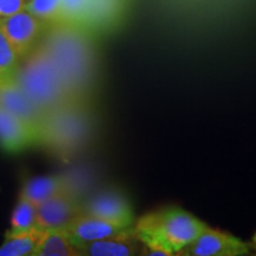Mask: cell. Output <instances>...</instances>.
<instances>
[{
  "instance_id": "obj_12",
  "label": "cell",
  "mask_w": 256,
  "mask_h": 256,
  "mask_svg": "<svg viewBox=\"0 0 256 256\" xmlns=\"http://www.w3.org/2000/svg\"><path fill=\"white\" fill-rule=\"evenodd\" d=\"M68 190L66 179L60 176H46V177L32 178L24 184L20 196L26 198L34 206Z\"/></svg>"
},
{
  "instance_id": "obj_13",
  "label": "cell",
  "mask_w": 256,
  "mask_h": 256,
  "mask_svg": "<svg viewBox=\"0 0 256 256\" xmlns=\"http://www.w3.org/2000/svg\"><path fill=\"white\" fill-rule=\"evenodd\" d=\"M48 229L34 226L26 232L5 238L0 247V256H34Z\"/></svg>"
},
{
  "instance_id": "obj_18",
  "label": "cell",
  "mask_w": 256,
  "mask_h": 256,
  "mask_svg": "<svg viewBox=\"0 0 256 256\" xmlns=\"http://www.w3.org/2000/svg\"><path fill=\"white\" fill-rule=\"evenodd\" d=\"M92 0H62L60 19L64 22H83Z\"/></svg>"
},
{
  "instance_id": "obj_15",
  "label": "cell",
  "mask_w": 256,
  "mask_h": 256,
  "mask_svg": "<svg viewBox=\"0 0 256 256\" xmlns=\"http://www.w3.org/2000/svg\"><path fill=\"white\" fill-rule=\"evenodd\" d=\"M37 206L26 198L19 196L11 217V226L6 232L5 238H11L18 234L26 232L37 226L36 224Z\"/></svg>"
},
{
  "instance_id": "obj_3",
  "label": "cell",
  "mask_w": 256,
  "mask_h": 256,
  "mask_svg": "<svg viewBox=\"0 0 256 256\" xmlns=\"http://www.w3.org/2000/svg\"><path fill=\"white\" fill-rule=\"evenodd\" d=\"M88 118L72 101L48 112L42 124L40 142L56 154L66 156L84 142L88 136Z\"/></svg>"
},
{
  "instance_id": "obj_4",
  "label": "cell",
  "mask_w": 256,
  "mask_h": 256,
  "mask_svg": "<svg viewBox=\"0 0 256 256\" xmlns=\"http://www.w3.org/2000/svg\"><path fill=\"white\" fill-rule=\"evenodd\" d=\"M0 26L20 60L26 58L36 48L46 26V22L25 10L8 17H0Z\"/></svg>"
},
{
  "instance_id": "obj_17",
  "label": "cell",
  "mask_w": 256,
  "mask_h": 256,
  "mask_svg": "<svg viewBox=\"0 0 256 256\" xmlns=\"http://www.w3.org/2000/svg\"><path fill=\"white\" fill-rule=\"evenodd\" d=\"M24 10L42 20H56L60 19L62 0H28Z\"/></svg>"
},
{
  "instance_id": "obj_6",
  "label": "cell",
  "mask_w": 256,
  "mask_h": 256,
  "mask_svg": "<svg viewBox=\"0 0 256 256\" xmlns=\"http://www.w3.org/2000/svg\"><path fill=\"white\" fill-rule=\"evenodd\" d=\"M82 214L90 215L108 222L132 228L134 212L132 206L124 194L116 191H104L90 198L84 206L81 204Z\"/></svg>"
},
{
  "instance_id": "obj_9",
  "label": "cell",
  "mask_w": 256,
  "mask_h": 256,
  "mask_svg": "<svg viewBox=\"0 0 256 256\" xmlns=\"http://www.w3.org/2000/svg\"><path fill=\"white\" fill-rule=\"evenodd\" d=\"M70 240L75 246L88 243L98 240H104L114 236H120L132 232V228H124L118 224L110 223L108 220H101L86 214H80L75 220H72L68 226L64 228Z\"/></svg>"
},
{
  "instance_id": "obj_5",
  "label": "cell",
  "mask_w": 256,
  "mask_h": 256,
  "mask_svg": "<svg viewBox=\"0 0 256 256\" xmlns=\"http://www.w3.org/2000/svg\"><path fill=\"white\" fill-rule=\"evenodd\" d=\"M250 243H246L229 232L206 226L194 242L178 255L184 256H241L250 254Z\"/></svg>"
},
{
  "instance_id": "obj_16",
  "label": "cell",
  "mask_w": 256,
  "mask_h": 256,
  "mask_svg": "<svg viewBox=\"0 0 256 256\" xmlns=\"http://www.w3.org/2000/svg\"><path fill=\"white\" fill-rule=\"evenodd\" d=\"M20 60L0 26V76L5 82H14Z\"/></svg>"
},
{
  "instance_id": "obj_19",
  "label": "cell",
  "mask_w": 256,
  "mask_h": 256,
  "mask_svg": "<svg viewBox=\"0 0 256 256\" xmlns=\"http://www.w3.org/2000/svg\"><path fill=\"white\" fill-rule=\"evenodd\" d=\"M28 0H0V17H8V16L17 14L24 10Z\"/></svg>"
},
{
  "instance_id": "obj_14",
  "label": "cell",
  "mask_w": 256,
  "mask_h": 256,
  "mask_svg": "<svg viewBox=\"0 0 256 256\" xmlns=\"http://www.w3.org/2000/svg\"><path fill=\"white\" fill-rule=\"evenodd\" d=\"M34 256H80L64 229H48Z\"/></svg>"
},
{
  "instance_id": "obj_2",
  "label": "cell",
  "mask_w": 256,
  "mask_h": 256,
  "mask_svg": "<svg viewBox=\"0 0 256 256\" xmlns=\"http://www.w3.org/2000/svg\"><path fill=\"white\" fill-rule=\"evenodd\" d=\"M14 83L46 113L74 100L62 74L46 51H40L20 64Z\"/></svg>"
},
{
  "instance_id": "obj_11",
  "label": "cell",
  "mask_w": 256,
  "mask_h": 256,
  "mask_svg": "<svg viewBox=\"0 0 256 256\" xmlns=\"http://www.w3.org/2000/svg\"><path fill=\"white\" fill-rule=\"evenodd\" d=\"M80 256H130L142 252V243L136 238L134 229L120 236L76 246Z\"/></svg>"
},
{
  "instance_id": "obj_1",
  "label": "cell",
  "mask_w": 256,
  "mask_h": 256,
  "mask_svg": "<svg viewBox=\"0 0 256 256\" xmlns=\"http://www.w3.org/2000/svg\"><path fill=\"white\" fill-rule=\"evenodd\" d=\"M206 224L179 206L147 214L134 223V234L142 243V254L178 255L197 238Z\"/></svg>"
},
{
  "instance_id": "obj_7",
  "label": "cell",
  "mask_w": 256,
  "mask_h": 256,
  "mask_svg": "<svg viewBox=\"0 0 256 256\" xmlns=\"http://www.w3.org/2000/svg\"><path fill=\"white\" fill-rule=\"evenodd\" d=\"M80 214L81 204L66 190L37 206L36 224L42 229H64Z\"/></svg>"
},
{
  "instance_id": "obj_20",
  "label": "cell",
  "mask_w": 256,
  "mask_h": 256,
  "mask_svg": "<svg viewBox=\"0 0 256 256\" xmlns=\"http://www.w3.org/2000/svg\"><path fill=\"white\" fill-rule=\"evenodd\" d=\"M250 247H252V250H254L256 252V232L254 234V236H252V238Z\"/></svg>"
},
{
  "instance_id": "obj_8",
  "label": "cell",
  "mask_w": 256,
  "mask_h": 256,
  "mask_svg": "<svg viewBox=\"0 0 256 256\" xmlns=\"http://www.w3.org/2000/svg\"><path fill=\"white\" fill-rule=\"evenodd\" d=\"M40 133L0 104V147L8 153L40 145Z\"/></svg>"
},
{
  "instance_id": "obj_21",
  "label": "cell",
  "mask_w": 256,
  "mask_h": 256,
  "mask_svg": "<svg viewBox=\"0 0 256 256\" xmlns=\"http://www.w3.org/2000/svg\"><path fill=\"white\" fill-rule=\"evenodd\" d=\"M5 83H8V82H5V81H4V80H2V76H0V88H2V86H4V84H5Z\"/></svg>"
},
{
  "instance_id": "obj_10",
  "label": "cell",
  "mask_w": 256,
  "mask_h": 256,
  "mask_svg": "<svg viewBox=\"0 0 256 256\" xmlns=\"http://www.w3.org/2000/svg\"><path fill=\"white\" fill-rule=\"evenodd\" d=\"M0 104L34 128L40 136L42 124L46 119V112L38 107L14 82L5 83L0 88Z\"/></svg>"
}]
</instances>
